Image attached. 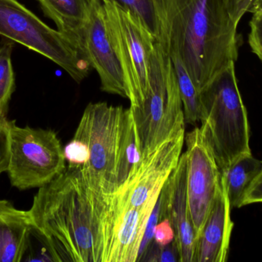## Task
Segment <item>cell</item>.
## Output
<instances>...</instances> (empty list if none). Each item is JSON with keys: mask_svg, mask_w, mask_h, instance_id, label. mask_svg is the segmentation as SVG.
<instances>
[{"mask_svg": "<svg viewBox=\"0 0 262 262\" xmlns=\"http://www.w3.org/2000/svg\"><path fill=\"white\" fill-rule=\"evenodd\" d=\"M254 203H262V169L246 191L242 201V207Z\"/></svg>", "mask_w": 262, "mask_h": 262, "instance_id": "4316f807", "label": "cell"}, {"mask_svg": "<svg viewBox=\"0 0 262 262\" xmlns=\"http://www.w3.org/2000/svg\"><path fill=\"white\" fill-rule=\"evenodd\" d=\"M45 16L83 52V33L96 0H36ZM85 55V54H84ZM86 56V55H85Z\"/></svg>", "mask_w": 262, "mask_h": 262, "instance_id": "9a60e30c", "label": "cell"}, {"mask_svg": "<svg viewBox=\"0 0 262 262\" xmlns=\"http://www.w3.org/2000/svg\"><path fill=\"white\" fill-rule=\"evenodd\" d=\"M165 47V46H164ZM177 77L180 89V96L183 102L185 122L195 125L200 122L202 116L201 95L195 87L190 75L180 57L173 52H168Z\"/></svg>", "mask_w": 262, "mask_h": 262, "instance_id": "d6986e66", "label": "cell"}, {"mask_svg": "<svg viewBox=\"0 0 262 262\" xmlns=\"http://www.w3.org/2000/svg\"><path fill=\"white\" fill-rule=\"evenodd\" d=\"M112 195L94 184L81 166H68L38 189L29 215L54 261L103 262Z\"/></svg>", "mask_w": 262, "mask_h": 262, "instance_id": "6da1fadb", "label": "cell"}, {"mask_svg": "<svg viewBox=\"0 0 262 262\" xmlns=\"http://www.w3.org/2000/svg\"><path fill=\"white\" fill-rule=\"evenodd\" d=\"M130 109L143 155L185 130L183 102L173 66L160 39L156 40L151 54L146 99L140 107Z\"/></svg>", "mask_w": 262, "mask_h": 262, "instance_id": "277c9868", "label": "cell"}, {"mask_svg": "<svg viewBox=\"0 0 262 262\" xmlns=\"http://www.w3.org/2000/svg\"><path fill=\"white\" fill-rule=\"evenodd\" d=\"M248 12L254 15L262 17V0H253Z\"/></svg>", "mask_w": 262, "mask_h": 262, "instance_id": "83f0119b", "label": "cell"}, {"mask_svg": "<svg viewBox=\"0 0 262 262\" xmlns=\"http://www.w3.org/2000/svg\"><path fill=\"white\" fill-rule=\"evenodd\" d=\"M64 158L69 167H81L85 166L90 159L89 146L81 140L73 138L64 148Z\"/></svg>", "mask_w": 262, "mask_h": 262, "instance_id": "603a6c76", "label": "cell"}, {"mask_svg": "<svg viewBox=\"0 0 262 262\" xmlns=\"http://www.w3.org/2000/svg\"><path fill=\"white\" fill-rule=\"evenodd\" d=\"M21 261H55L49 243L33 224L28 234Z\"/></svg>", "mask_w": 262, "mask_h": 262, "instance_id": "7402d4cb", "label": "cell"}, {"mask_svg": "<svg viewBox=\"0 0 262 262\" xmlns=\"http://www.w3.org/2000/svg\"><path fill=\"white\" fill-rule=\"evenodd\" d=\"M83 49L91 66L99 75L101 90L127 98L122 68L111 37L101 0H96L86 23Z\"/></svg>", "mask_w": 262, "mask_h": 262, "instance_id": "8fae6325", "label": "cell"}, {"mask_svg": "<svg viewBox=\"0 0 262 262\" xmlns=\"http://www.w3.org/2000/svg\"><path fill=\"white\" fill-rule=\"evenodd\" d=\"M175 239L173 229L169 219L160 220L154 229V241L160 246H166Z\"/></svg>", "mask_w": 262, "mask_h": 262, "instance_id": "484cf974", "label": "cell"}, {"mask_svg": "<svg viewBox=\"0 0 262 262\" xmlns=\"http://www.w3.org/2000/svg\"><path fill=\"white\" fill-rule=\"evenodd\" d=\"M201 129L220 171L251 153L247 111L242 99L235 64L222 71L201 93Z\"/></svg>", "mask_w": 262, "mask_h": 262, "instance_id": "3957f363", "label": "cell"}, {"mask_svg": "<svg viewBox=\"0 0 262 262\" xmlns=\"http://www.w3.org/2000/svg\"><path fill=\"white\" fill-rule=\"evenodd\" d=\"M250 29L249 46L262 62V17L253 15L250 22Z\"/></svg>", "mask_w": 262, "mask_h": 262, "instance_id": "d4e9b609", "label": "cell"}, {"mask_svg": "<svg viewBox=\"0 0 262 262\" xmlns=\"http://www.w3.org/2000/svg\"><path fill=\"white\" fill-rule=\"evenodd\" d=\"M101 2L122 68L130 108H139L147 95L149 63L157 39L130 11L112 0Z\"/></svg>", "mask_w": 262, "mask_h": 262, "instance_id": "52a82bcc", "label": "cell"}, {"mask_svg": "<svg viewBox=\"0 0 262 262\" xmlns=\"http://www.w3.org/2000/svg\"><path fill=\"white\" fill-rule=\"evenodd\" d=\"M130 11L142 22L156 39L161 34V0H112Z\"/></svg>", "mask_w": 262, "mask_h": 262, "instance_id": "ffe728a7", "label": "cell"}, {"mask_svg": "<svg viewBox=\"0 0 262 262\" xmlns=\"http://www.w3.org/2000/svg\"><path fill=\"white\" fill-rule=\"evenodd\" d=\"M261 169L262 161L255 158L251 152L240 155L221 171L222 181L231 209L242 208L246 191Z\"/></svg>", "mask_w": 262, "mask_h": 262, "instance_id": "ac0fdd59", "label": "cell"}, {"mask_svg": "<svg viewBox=\"0 0 262 262\" xmlns=\"http://www.w3.org/2000/svg\"><path fill=\"white\" fill-rule=\"evenodd\" d=\"M231 209L221 178L213 204L195 241L193 262L227 261L233 229Z\"/></svg>", "mask_w": 262, "mask_h": 262, "instance_id": "5bb4252c", "label": "cell"}, {"mask_svg": "<svg viewBox=\"0 0 262 262\" xmlns=\"http://www.w3.org/2000/svg\"><path fill=\"white\" fill-rule=\"evenodd\" d=\"M0 35L52 60L76 83L90 72L89 60L75 43L18 0H0Z\"/></svg>", "mask_w": 262, "mask_h": 262, "instance_id": "5b68a950", "label": "cell"}, {"mask_svg": "<svg viewBox=\"0 0 262 262\" xmlns=\"http://www.w3.org/2000/svg\"><path fill=\"white\" fill-rule=\"evenodd\" d=\"M152 211L120 204L112 194L103 262L137 261Z\"/></svg>", "mask_w": 262, "mask_h": 262, "instance_id": "4fadbf2b", "label": "cell"}, {"mask_svg": "<svg viewBox=\"0 0 262 262\" xmlns=\"http://www.w3.org/2000/svg\"><path fill=\"white\" fill-rule=\"evenodd\" d=\"M160 198V221L169 219L175 233L174 240L178 248L180 261L193 262L196 237L188 206L187 158L185 152L165 183Z\"/></svg>", "mask_w": 262, "mask_h": 262, "instance_id": "7c38bea8", "label": "cell"}, {"mask_svg": "<svg viewBox=\"0 0 262 262\" xmlns=\"http://www.w3.org/2000/svg\"><path fill=\"white\" fill-rule=\"evenodd\" d=\"M13 42L8 39L0 45V114L7 116L9 103L15 90V76L12 66Z\"/></svg>", "mask_w": 262, "mask_h": 262, "instance_id": "44dd1931", "label": "cell"}, {"mask_svg": "<svg viewBox=\"0 0 262 262\" xmlns=\"http://www.w3.org/2000/svg\"><path fill=\"white\" fill-rule=\"evenodd\" d=\"M9 124L7 173L13 187L21 191L39 189L66 170L64 150L53 130L20 127L15 120Z\"/></svg>", "mask_w": 262, "mask_h": 262, "instance_id": "8992f818", "label": "cell"}, {"mask_svg": "<svg viewBox=\"0 0 262 262\" xmlns=\"http://www.w3.org/2000/svg\"><path fill=\"white\" fill-rule=\"evenodd\" d=\"M124 109L107 103H91L86 106L74 138L89 146V163L81 166L88 178L104 193L118 191L117 157L120 129Z\"/></svg>", "mask_w": 262, "mask_h": 262, "instance_id": "ba28073f", "label": "cell"}, {"mask_svg": "<svg viewBox=\"0 0 262 262\" xmlns=\"http://www.w3.org/2000/svg\"><path fill=\"white\" fill-rule=\"evenodd\" d=\"M186 132L181 131L143 155L132 178L113 194L120 204L154 210L165 183L178 165Z\"/></svg>", "mask_w": 262, "mask_h": 262, "instance_id": "9c48e42d", "label": "cell"}, {"mask_svg": "<svg viewBox=\"0 0 262 262\" xmlns=\"http://www.w3.org/2000/svg\"><path fill=\"white\" fill-rule=\"evenodd\" d=\"M160 42L202 91L238 55V23L253 0H161Z\"/></svg>", "mask_w": 262, "mask_h": 262, "instance_id": "7a4b0ae2", "label": "cell"}, {"mask_svg": "<svg viewBox=\"0 0 262 262\" xmlns=\"http://www.w3.org/2000/svg\"><path fill=\"white\" fill-rule=\"evenodd\" d=\"M7 116L0 114V177L7 172L9 167L10 148H9V124Z\"/></svg>", "mask_w": 262, "mask_h": 262, "instance_id": "cb8c5ba5", "label": "cell"}, {"mask_svg": "<svg viewBox=\"0 0 262 262\" xmlns=\"http://www.w3.org/2000/svg\"><path fill=\"white\" fill-rule=\"evenodd\" d=\"M32 225L29 211L0 199V262H21Z\"/></svg>", "mask_w": 262, "mask_h": 262, "instance_id": "2e32d148", "label": "cell"}, {"mask_svg": "<svg viewBox=\"0 0 262 262\" xmlns=\"http://www.w3.org/2000/svg\"><path fill=\"white\" fill-rule=\"evenodd\" d=\"M143 158L137 126L129 108L124 110L120 129L116 167L118 191L132 178Z\"/></svg>", "mask_w": 262, "mask_h": 262, "instance_id": "e0dca14e", "label": "cell"}, {"mask_svg": "<svg viewBox=\"0 0 262 262\" xmlns=\"http://www.w3.org/2000/svg\"><path fill=\"white\" fill-rule=\"evenodd\" d=\"M185 142L188 206L197 238L220 189L221 171L200 128L186 134Z\"/></svg>", "mask_w": 262, "mask_h": 262, "instance_id": "30bf717a", "label": "cell"}]
</instances>
